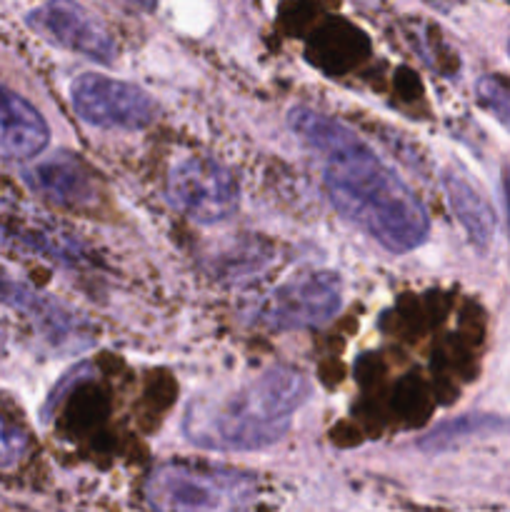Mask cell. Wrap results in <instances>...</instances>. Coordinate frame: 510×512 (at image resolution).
Returning <instances> with one entry per match:
<instances>
[{
    "mask_svg": "<svg viewBox=\"0 0 510 512\" xmlns=\"http://www.w3.org/2000/svg\"><path fill=\"white\" fill-rule=\"evenodd\" d=\"M288 123L320 155L330 203L350 225L390 253H408L428 240L430 220L418 195L353 130L308 108L290 110Z\"/></svg>",
    "mask_w": 510,
    "mask_h": 512,
    "instance_id": "1",
    "label": "cell"
},
{
    "mask_svg": "<svg viewBox=\"0 0 510 512\" xmlns=\"http://www.w3.org/2000/svg\"><path fill=\"white\" fill-rule=\"evenodd\" d=\"M310 390L300 370L278 365L228 393L193 400L183 415V433L205 450H263L288 433L295 413L310 400Z\"/></svg>",
    "mask_w": 510,
    "mask_h": 512,
    "instance_id": "2",
    "label": "cell"
},
{
    "mask_svg": "<svg viewBox=\"0 0 510 512\" xmlns=\"http://www.w3.org/2000/svg\"><path fill=\"white\" fill-rule=\"evenodd\" d=\"M258 498V480L240 470L160 465L145 483V500L155 510H238Z\"/></svg>",
    "mask_w": 510,
    "mask_h": 512,
    "instance_id": "3",
    "label": "cell"
},
{
    "mask_svg": "<svg viewBox=\"0 0 510 512\" xmlns=\"http://www.w3.org/2000/svg\"><path fill=\"white\" fill-rule=\"evenodd\" d=\"M343 305V280L330 270H310L285 280L253 305V320L270 330L318 328Z\"/></svg>",
    "mask_w": 510,
    "mask_h": 512,
    "instance_id": "4",
    "label": "cell"
},
{
    "mask_svg": "<svg viewBox=\"0 0 510 512\" xmlns=\"http://www.w3.org/2000/svg\"><path fill=\"white\" fill-rule=\"evenodd\" d=\"M168 198L195 223L215 225L233 218L240 193L233 173L218 160L190 155L178 160L170 170Z\"/></svg>",
    "mask_w": 510,
    "mask_h": 512,
    "instance_id": "5",
    "label": "cell"
},
{
    "mask_svg": "<svg viewBox=\"0 0 510 512\" xmlns=\"http://www.w3.org/2000/svg\"><path fill=\"white\" fill-rule=\"evenodd\" d=\"M73 108L85 123L98 128L138 130L153 123L155 103L138 85L85 73L70 88Z\"/></svg>",
    "mask_w": 510,
    "mask_h": 512,
    "instance_id": "6",
    "label": "cell"
},
{
    "mask_svg": "<svg viewBox=\"0 0 510 512\" xmlns=\"http://www.w3.org/2000/svg\"><path fill=\"white\" fill-rule=\"evenodd\" d=\"M28 25L70 53L105 65L115 60V43L108 30L75 0H48L28 15Z\"/></svg>",
    "mask_w": 510,
    "mask_h": 512,
    "instance_id": "7",
    "label": "cell"
},
{
    "mask_svg": "<svg viewBox=\"0 0 510 512\" xmlns=\"http://www.w3.org/2000/svg\"><path fill=\"white\" fill-rule=\"evenodd\" d=\"M23 178L40 198L63 208H88L98 193L93 170L70 153H55L30 165Z\"/></svg>",
    "mask_w": 510,
    "mask_h": 512,
    "instance_id": "8",
    "label": "cell"
},
{
    "mask_svg": "<svg viewBox=\"0 0 510 512\" xmlns=\"http://www.w3.org/2000/svg\"><path fill=\"white\" fill-rule=\"evenodd\" d=\"M50 140L48 123L25 98L0 83V158L30 160Z\"/></svg>",
    "mask_w": 510,
    "mask_h": 512,
    "instance_id": "9",
    "label": "cell"
},
{
    "mask_svg": "<svg viewBox=\"0 0 510 512\" xmlns=\"http://www.w3.org/2000/svg\"><path fill=\"white\" fill-rule=\"evenodd\" d=\"M0 238L13 248L28 250V253L60 265H75L83 260V245L68 230L53 223H43V220L3 215L0 218Z\"/></svg>",
    "mask_w": 510,
    "mask_h": 512,
    "instance_id": "10",
    "label": "cell"
},
{
    "mask_svg": "<svg viewBox=\"0 0 510 512\" xmlns=\"http://www.w3.org/2000/svg\"><path fill=\"white\" fill-rule=\"evenodd\" d=\"M445 195H448L450 208H453L455 218L460 220L465 233L470 235V240L480 248H488L495 233V215L488 200L460 173H445Z\"/></svg>",
    "mask_w": 510,
    "mask_h": 512,
    "instance_id": "11",
    "label": "cell"
},
{
    "mask_svg": "<svg viewBox=\"0 0 510 512\" xmlns=\"http://www.w3.org/2000/svg\"><path fill=\"white\" fill-rule=\"evenodd\" d=\"M0 298L13 305V308L25 310L50 338H63V335L70 338L73 335V318L68 313H60L58 303H53V300L40 298V295L30 293L28 288H20V285H3L0 288Z\"/></svg>",
    "mask_w": 510,
    "mask_h": 512,
    "instance_id": "12",
    "label": "cell"
},
{
    "mask_svg": "<svg viewBox=\"0 0 510 512\" xmlns=\"http://www.w3.org/2000/svg\"><path fill=\"white\" fill-rule=\"evenodd\" d=\"M510 420H500V418H488V415H473V418L458 420V423L443 425L440 430H435L423 445L428 448H445V445H453L455 440L468 438V435L475 433H493V430H508Z\"/></svg>",
    "mask_w": 510,
    "mask_h": 512,
    "instance_id": "13",
    "label": "cell"
},
{
    "mask_svg": "<svg viewBox=\"0 0 510 512\" xmlns=\"http://www.w3.org/2000/svg\"><path fill=\"white\" fill-rule=\"evenodd\" d=\"M30 438L13 418L0 413V473H10L28 458Z\"/></svg>",
    "mask_w": 510,
    "mask_h": 512,
    "instance_id": "14",
    "label": "cell"
},
{
    "mask_svg": "<svg viewBox=\"0 0 510 512\" xmlns=\"http://www.w3.org/2000/svg\"><path fill=\"white\" fill-rule=\"evenodd\" d=\"M478 100L483 108H488L505 128L510 130V83L498 75H485L478 80Z\"/></svg>",
    "mask_w": 510,
    "mask_h": 512,
    "instance_id": "15",
    "label": "cell"
},
{
    "mask_svg": "<svg viewBox=\"0 0 510 512\" xmlns=\"http://www.w3.org/2000/svg\"><path fill=\"white\" fill-rule=\"evenodd\" d=\"M118 3L128 5L133 10H153L158 5V0H118Z\"/></svg>",
    "mask_w": 510,
    "mask_h": 512,
    "instance_id": "16",
    "label": "cell"
},
{
    "mask_svg": "<svg viewBox=\"0 0 510 512\" xmlns=\"http://www.w3.org/2000/svg\"><path fill=\"white\" fill-rule=\"evenodd\" d=\"M503 190H505V205H508V225H510V165L503 170Z\"/></svg>",
    "mask_w": 510,
    "mask_h": 512,
    "instance_id": "17",
    "label": "cell"
},
{
    "mask_svg": "<svg viewBox=\"0 0 510 512\" xmlns=\"http://www.w3.org/2000/svg\"><path fill=\"white\" fill-rule=\"evenodd\" d=\"M508 53H510V40H508Z\"/></svg>",
    "mask_w": 510,
    "mask_h": 512,
    "instance_id": "18",
    "label": "cell"
}]
</instances>
